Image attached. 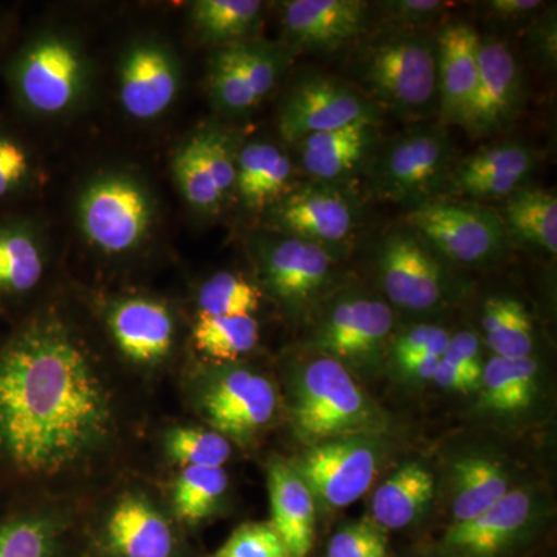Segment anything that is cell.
<instances>
[{
    "label": "cell",
    "mask_w": 557,
    "mask_h": 557,
    "mask_svg": "<svg viewBox=\"0 0 557 557\" xmlns=\"http://www.w3.org/2000/svg\"><path fill=\"white\" fill-rule=\"evenodd\" d=\"M380 7L388 20L410 25V27H421L442 16L453 7V3L442 2V0H391V2H380Z\"/></svg>",
    "instance_id": "cell-45"
},
{
    "label": "cell",
    "mask_w": 557,
    "mask_h": 557,
    "mask_svg": "<svg viewBox=\"0 0 557 557\" xmlns=\"http://www.w3.org/2000/svg\"><path fill=\"white\" fill-rule=\"evenodd\" d=\"M262 10L259 0H199L190 7V17L201 38L228 46L247 38Z\"/></svg>",
    "instance_id": "cell-36"
},
{
    "label": "cell",
    "mask_w": 557,
    "mask_h": 557,
    "mask_svg": "<svg viewBox=\"0 0 557 557\" xmlns=\"http://www.w3.org/2000/svg\"><path fill=\"white\" fill-rule=\"evenodd\" d=\"M200 408L215 432L245 445L276 420L281 395L269 376L230 362L209 376Z\"/></svg>",
    "instance_id": "cell-11"
},
{
    "label": "cell",
    "mask_w": 557,
    "mask_h": 557,
    "mask_svg": "<svg viewBox=\"0 0 557 557\" xmlns=\"http://www.w3.org/2000/svg\"><path fill=\"white\" fill-rule=\"evenodd\" d=\"M228 487L230 478L223 468H183L172 493L178 522L197 527L212 518Z\"/></svg>",
    "instance_id": "cell-35"
},
{
    "label": "cell",
    "mask_w": 557,
    "mask_h": 557,
    "mask_svg": "<svg viewBox=\"0 0 557 557\" xmlns=\"http://www.w3.org/2000/svg\"><path fill=\"white\" fill-rule=\"evenodd\" d=\"M318 557H395L391 534L364 516L335 528Z\"/></svg>",
    "instance_id": "cell-40"
},
{
    "label": "cell",
    "mask_w": 557,
    "mask_h": 557,
    "mask_svg": "<svg viewBox=\"0 0 557 557\" xmlns=\"http://www.w3.org/2000/svg\"><path fill=\"white\" fill-rule=\"evenodd\" d=\"M42 274L44 256L35 228L24 220H0V287L27 293Z\"/></svg>",
    "instance_id": "cell-33"
},
{
    "label": "cell",
    "mask_w": 557,
    "mask_h": 557,
    "mask_svg": "<svg viewBox=\"0 0 557 557\" xmlns=\"http://www.w3.org/2000/svg\"><path fill=\"white\" fill-rule=\"evenodd\" d=\"M236 143L218 126L190 135L174 157L172 171L182 196L200 212H218L236 185Z\"/></svg>",
    "instance_id": "cell-17"
},
{
    "label": "cell",
    "mask_w": 557,
    "mask_h": 557,
    "mask_svg": "<svg viewBox=\"0 0 557 557\" xmlns=\"http://www.w3.org/2000/svg\"><path fill=\"white\" fill-rule=\"evenodd\" d=\"M197 304L200 317H252L260 306V292L240 274L225 271L201 285Z\"/></svg>",
    "instance_id": "cell-38"
},
{
    "label": "cell",
    "mask_w": 557,
    "mask_h": 557,
    "mask_svg": "<svg viewBox=\"0 0 557 557\" xmlns=\"http://www.w3.org/2000/svg\"><path fill=\"white\" fill-rule=\"evenodd\" d=\"M437 496V480L423 461L399 465L373 491L368 518L387 534L412 530L426 519Z\"/></svg>",
    "instance_id": "cell-25"
},
{
    "label": "cell",
    "mask_w": 557,
    "mask_h": 557,
    "mask_svg": "<svg viewBox=\"0 0 557 557\" xmlns=\"http://www.w3.org/2000/svg\"><path fill=\"white\" fill-rule=\"evenodd\" d=\"M388 454L386 434L346 435L307 446L289 463L310 487L318 516L327 518L369 493Z\"/></svg>",
    "instance_id": "cell-5"
},
{
    "label": "cell",
    "mask_w": 557,
    "mask_h": 557,
    "mask_svg": "<svg viewBox=\"0 0 557 557\" xmlns=\"http://www.w3.org/2000/svg\"><path fill=\"white\" fill-rule=\"evenodd\" d=\"M482 332L494 357H533L534 325L520 300L493 296L483 304Z\"/></svg>",
    "instance_id": "cell-34"
},
{
    "label": "cell",
    "mask_w": 557,
    "mask_h": 557,
    "mask_svg": "<svg viewBox=\"0 0 557 557\" xmlns=\"http://www.w3.org/2000/svg\"><path fill=\"white\" fill-rule=\"evenodd\" d=\"M435 44L443 120L467 127L479 83V33L467 22H450Z\"/></svg>",
    "instance_id": "cell-23"
},
{
    "label": "cell",
    "mask_w": 557,
    "mask_h": 557,
    "mask_svg": "<svg viewBox=\"0 0 557 557\" xmlns=\"http://www.w3.org/2000/svg\"><path fill=\"white\" fill-rule=\"evenodd\" d=\"M406 223L440 258L458 265H490L507 252L511 240L497 211L454 197L416 205Z\"/></svg>",
    "instance_id": "cell-7"
},
{
    "label": "cell",
    "mask_w": 557,
    "mask_h": 557,
    "mask_svg": "<svg viewBox=\"0 0 557 557\" xmlns=\"http://www.w3.org/2000/svg\"><path fill=\"white\" fill-rule=\"evenodd\" d=\"M369 3L362 0H288L282 2V25L289 46L332 51L368 32Z\"/></svg>",
    "instance_id": "cell-21"
},
{
    "label": "cell",
    "mask_w": 557,
    "mask_h": 557,
    "mask_svg": "<svg viewBox=\"0 0 557 557\" xmlns=\"http://www.w3.org/2000/svg\"><path fill=\"white\" fill-rule=\"evenodd\" d=\"M394 325V310L386 299L344 296L319 321L311 347L357 376L372 375L386 359Z\"/></svg>",
    "instance_id": "cell-9"
},
{
    "label": "cell",
    "mask_w": 557,
    "mask_h": 557,
    "mask_svg": "<svg viewBox=\"0 0 557 557\" xmlns=\"http://www.w3.org/2000/svg\"><path fill=\"white\" fill-rule=\"evenodd\" d=\"M109 327L124 357L152 364L170 355L174 319L166 306L149 299H126L109 314Z\"/></svg>",
    "instance_id": "cell-28"
},
{
    "label": "cell",
    "mask_w": 557,
    "mask_h": 557,
    "mask_svg": "<svg viewBox=\"0 0 557 557\" xmlns=\"http://www.w3.org/2000/svg\"><path fill=\"white\" fill-rule=\"evenodd\" d=\"M454 146L440 126L421 127L391 143L373 164L372 190L397 203H423L437 197L453 168Z\"/></svg>",
    "instance_id": "cell-10"
},
{
    "label": "cell",
    "mask_w": 557,
    "mask_h": 557,
    "mask_svg": "<svg viewBox=\"0 0 557 557\" xmlns=\"http://www.w3.org/2000/svg\"><path fill=\"white\" fill-rule=\"evenodd\" d=\"M395 557H434V556H432V553L429 552L426 544H420V545H416V547L408 549V552H406L405 555H401V556L395 555Z\"/></svg>",
    "instance_id": "cell-49"
},
{
    "label": "cell",
    "mask_w": 557,
    "mask_h": 557,
    "mask_svg": "<svg viewBox=\"0 0 557 557\" xmlns=\"http://www.w3.org/2000/svg\"><path fill=\"white\" fill-rule=\"evenodd\" d=\"M292 177V160L276 145L252 141L237 152L234 189L251 211H262L287 196Z\"/></svg>",
    "instance_id": "cell-31"
},
{
    "label": "cell",
    "mask_w": 557,
    "mask_h": 557,
    "mask_svg": "<svg viewBox=\"0 0 557 557\" xmlns=\"http://www.w3.org/2000/svg\"><path fill=\"white\" fill-rule=\"evenodd\" d=\"M180 83L175 54L157 40H138L121 58L119 97L131 119H159L177 98Z\"/></svg>",
    "instance_id": "cell-18"
},
{
    "label": "cell",
    "mask_w": 557,
    "mask_h": 557,
    "mask_svg": "<svg viewBox=\"0 0 557 557\" xmlns=\"http://www.w3.org/2000/svg\"><path fill=\"white\" fill-rule=\"evenodd\" d=\"M3 42H5V28L0 25V49H2Z\"/></svg>",
    "instance_id": "cell-50"
},
{
    "label": "cell",
    "mask_w": 557,
    "mask_h": 557,
    "mask_svg": "<svg viewBox=\"0 0 557 557\" xmlns=\"http://www.w3.org/2000/svg\"><path fill=\"white\" fill-rule=\"evenodd\" d=\"M442 359L467 373L478 383L482 380L483 366H485L486 359L483 357L482 339L471 330H461V332L454 333Z\"/></svg>",
    "instance_id": "cell-44"
},
{
    "label": "cell",
    "mask_w": 557,
    "mask_h": 557,
    "mask_svg": "<svg viewBox=\"0 0 557 557\" xmlns=\"http://www.w3.org/2000/svg\"><path fill=\"white\" fill-rule=\"evenodd\" d=\"M376 123H358L344 129L311 135L296 143L302 170L317 183L332 185L361 166L376 141Z\"/></svg>",
    "instance_id": "cell-29"
},
{
    "label": "cell",
    "mask_w": 557,
    "mask_h": 557,
    "mask_svg": "<svg viewBox=\"0 0 557 557\" xmlns=\"http://www.w3.org/2000/svg\"><path fill=\"white\" fill-rule=\"evenodd\" d=\"M450 336L445 327L417 324L392 336L387 355L395 370L426 358H442L449 346Z\"/></svg>",
    "instance_id": "cell-42"
},
{
    "label": "cell",
    "mask_w": 557,
    "mask_h": 557,
    "mask_svg": "<svg viewBox=\"0 0 557 557\" xmlns=\"http://www.w3.org/2000/svg\"><path fill=\"white\" fill-rule=\"evenodd\" d=\"M516 486L519 485L502 458L485 453L458 457L443 480L446 527L478 518Z\"/></svg>",
    "instance_id": "cell-24"
},
{
    "label": "cell",
    "mask_w": 557,
    "mask_h": 557,
    "mask_svg": "<svg viewBox=\"0 0 557 557\" xmlns=\"http://www.w3.org/2000/svg\"><path fill=\"white\" fill-rule=\"evenodd\" d=\"M536 166V152L520 143L486 146L450 168L442 190L454 199H507L525 186Z\"/></svg>",
    "instance_id": "cell-20"
},
{
    "label": "cell",
    "mask_w": 557,
    "mask_h": 557,
    "mask_svg": "<svg viewBox=\"0 0 557 557\" xmlns=\"http://www.w3.org/2000/svg\"><path fill=\"white\" fill-rule=\"evenodd\" d=\"M552 525V504L537 486L519 485L478 518L424 542L434 557H534Z\"/></svg>",
    "instance_id": "cell-3"
},
{
    "label": "cell",
    "mask_w": 557,
    "mask_h": 557,
    "mask_svg": "<svg viewBox=\"0 0 557 557\" xmlns=\"http://www.w3.org/2000/svg\"><path fill=\"white\" fill-rule=\"evenodd\" d=\"M443 260L412 231L387 236L379 252L387 302L408 311L442 307L453 295V278Z\"/></svg>",
    "instance_id": "cell-13"
},
{
    "label": "cell",
    "mask_w": 557,
    "mask_h": 557,
    "mask_svg": "<svg viewBox=\"0 0 557 557\" xmlns=\"http://www.w3.org/2000/svg\"><path fill=\"white\" fill-rule=\"evenodd\" d=\"M542 7L541 0H491L486 3L487 11L500 21L525 20Z\"/></svg>",
    "instance_id": "cell-48"
},
{
    "label": "cell",
    "mask_w": 557,
    "mask_h": 557,
    "mask_svg": "<svg viewBox=\"0 0 557 557\" xmlns=\"http://www.w3.org/2000/svg\"><path fill=\"white\" fill-rule=\"evenodd\" d=\"M156 205L148 188L127 174H104L81 190L78 222L91 247L123 255L149 236Z\"/></svg>",
    "instance_id": "cell-8"
},
{
    "label": "cell",
    "mask_w": 557,
    "mask_h": 557,
    "mask_svg": "<svg viewBox=\"0 0 557 557\" xmlns=\"http://www.w3.org/2000/svg\"><path fill=\"white\" fill-rule=\"evenodd\" d=\"M432 384L443 388V391L461 395L478 394L480 387L478 381L472 380L467 373L454 368V366L448 364L443 359H440L437 372H435L434 379H432Z\"/></svg>",
    "instance_id": "cell-47"
},
{
    "label": "cell",
    "mask_w": 557,
    "mask_h": 557,
    "mask_svg": "<svg viewBox=\"0 0 557 557\" xmlns=\"http://www.w3.org/2000/svg\"><path fill=\"white\" fill-rule=\"evenodd\" d=\"M288 417L304 448L325 440L386 434L388 416L354 372L314 351L288 369Z\"/></svg>",
    "instance_id": "cell-2"
},
{
    "label": "cell",
    "mask_w": 557,
    "mask_h": 557,
    "mask_svg": "<svg viewBox=\"0 0 557 557\" xmlns=\"http://www.w3.org/2000/svg\"><path fill=\"white\" fill-rule=\"evenodd\" d=\"M361 70L370 100L401 119L428 115L438 106L437 44L426 36L381 40L364 54Z\"/></svg>",
    "instance_id": "cell-6"
},
{
    "label": "cell",
    "mask_w": 557,
    "mask_h": 557,
    "mask_svg": "<svg viewBox=\"0 0 557 557\" xmlns=\"http://www.w3.org/2000/svg\"><path fill=\"white\" fill-rule=\"evenodd\" d=\"M33 178L35 157L27 143L9 127L0 126V208L20 199Z\"/></svg>",
    "instance_id": "cell-41"
},
{
    "label": "cell",
    "mask_w": 557,
    "mask_h": 557,
    "mask_svg": "<svg viewBox=\"0 0 557 557\" xmlns=\"http://www.w3.org/2000/svg\"><path fill=\"white\" fill-rule=\"evenodd\" d=\"M358 123L379 124L375 102L357 87L332 76L317 75L299 81L289 90L278 113V132L292 145L311 135Z\"/></svg>",
    "instance_id": "cell-12"
},
{
    "label": "cell",
    "mask_w": 557,
    "mask_h": 557,
    "mask_svg": "<svg viewBox=\"0 0 557 557\" xmlns=\"http://www.w3.org/2000/svg\"><path fill=\"white\" fill-rule=\"evenodd\" d=\"M478 408L498 421L518 423L539 408L542 398L541 364L533 357H491L483 366Z\"/></svg>",
    "instance_id": "cell-26"
},
{
    "label": "cell",
    "mask_w": 557,
    "mask_h": 557,
    "mask_svg": "<svg viewBox=\"0 0 557 557\" xmlns=\"http://www.w3.org/2000/svg\"><path fill=\"white\" fill-rule=\"evenodd\" d=\"M531 46L539 58L548 67H556L557 57V27H556V10H548L542 14L541 20L531 28Z\"/></svg>",
    "instance_id": "cell-46"
},
{
    "label": "cell",
    "mask_w": 557,
    "mask_h": 557,
    "mask_svg": "<svg viewBox=\"0 0 557 557\" xmlns=\"http://www.w3.org/2000/svg\"><path fill=\"white\" fill-rule=\"evenodd\" d=\"M83 542L87 557H193L174 523L139 494L121 498Z\"/></svg>",
    "instance_id": "cell-14"
},
{
    "label": "cell",
    "mask_w": 557,
    "mask_h": 557,
    "mask_svg": "<svg viewBox=\"0 0 557 557\" xmlns=\"http://www.w3.org/2000/svg\"><path fill=\"white\" fill-rule=\"evenodd\" d=\"M170 456L185 468H223L233 448L228 438L200 428H177L168 435Z\"/></svg>",
    "instance_id": "cell-39"
},
{
    "label": "cell",
    "mask_w": 557,
    "mask_h": 557,
    "mask_svg": "<svg viewBox=\"0 0 557 557\" xmlns=\"http://www.w3.org/2000/svg\"><path fill=\"white\" fill-rule=\"evenodd\" d=\"M284 65V51L267 42L240 40L223 46L209 62V97L222 112H247L276 87Z\"/></svg>",
    "instance_id": "cell-16"
},
{
    "label": "cell",
    "mask_w": 557,
    "mask_h": 557,
    "mask_svg": "<svg viewBox=\"0 0 557 557\" xmlns=\"http://www.w3.org/2000/svg\"><path fill=\"white\" fill-rule=\"evenodd\" d=\"M193 336L205 357L230 364L258 346L259 322L255 317H199Z\"/></svg>",
    "instance_id": "cell-37"
},
{
    "label": "cell",
    "mask_w": 557,
    "mask_h": 557,
    "mask_svg": "<svg viewBox=\"0 0 557 557\" xmlns=\"http://www.w3.org/2000/svg\"><path fill=\"white\" fill-rule=\"evenodd\" d=\"M263 282L287 309L304 310L329 288L336 269L333 248L296 237L258 240Z\"/></svg>",
    "instance_id": "cell-15"
},
{
    "label": "cell",
    "mask_w": 557,
    "mask_h": 557,
    "mask_svg": "<svg viewBox=\"0 0 557 557\" xmlns=\"http://www.w3.org/2000/svg\"><path fill=\"white\" fill-rule=\"evenodd\" d=\"M269 494L271 525L292 557H311L317 547L318 509L310 487L292 463L282 458L270 461Z\"/></svg>",
    "instance_id": "cell-27"
},
{
    "label": "cell",
    "mask_w": 557,
    "mask_h": 557,
    "mask_svg": "<svg viewBox=\"0 0 557 557\" xmlns=\"http://www.w3.org/2000/svg\"><path fill=\"white\" fill-rule=\"evenodd\" d=\"M112 429L108 387L60 321H33L0 348V454L17 471H72L102 449Z\"/></svg>",
    "instance_id": "cell-1"
},
{
    "label": "cell",
    "mask_w": 557,
    "mask_h": 557,
    "mask_svg": "<svg viewBox=\"0 0 557 557\" xmlns=\"http://www.w3.org/2000/svg\"><path fill=\"white\" fill-rule=\"evenodd\" d=\"M0 557H87L83 537L60 516L33 512L0 522Z\"/></svg>",
    "instance_id": "cell-30"
},
{
    "label": "cell",
    "mask_w": 557,
    "mask_h": 557,
    "mask_svg": "<svg viewBox=\"0 0 557 557\" xmlns=\"http://www.w3.org/2000/svg\"><path fill=\"white\" fill-rule=\"evenodd\" d=\"M522 72L507 44L480 39L479 83L465 129L474 137L496 134L522 106Z\"/></svg>",
    "instance_id": "cell-22"
},
{
    "label": "cell",
    "mask_w": 557,
    "mask_h": 557,
    "mask_svg": "<svg viewBox=\"0 0 557 557\" xmlns=\"http://www.w3.org/2000/svg\"><path fill=\"white\" fill-rule=\"evenodd\" d=\"M509 239L557 252V197L555 190L522 186L505 199L500 214Z\"/></svg>",
    "instance_id": "cell-32"
},
{
    "label": "cell",
    "mask_w": 557,
    "mask_h": 557,
    "mask_svg": "<svg viewBox=\"0 0 557 557\" xmlns=\"http://www.w3.org/2000/svg\"><path fill=\"white\" fill-rule=\"evenodd\" d=\"M208 557H292L270 520L242 523Z\"/></svg>",
    "instance_id": "cell-43"
},
{
    "label": "cell",
    "mask_w": 557,
    "mask_h": 557,
    "mask_svg": "<svg viewBox=\"0 0 557 557\" xmlns=\"http://www.w3.org/2000/svg\"><path fill=\"white\" fill-rule=\"evenodd\" d=\"M271 219L282 236L333 248L354 234L357 211L338 189L317 183L289 190L273 205Z\"/></svg>",
    "instance_id": "cell-19"
},
{
    "label": "cell",
    "mask_w": 557,
    "mask_h": 557,
    "mask_svg": "<svg viewBox=\"0 0 557 557\" xmlns=\"http://www.w3.org/2000/svg\"><path fill=\"white\" fill-rule=\"evenodd\" d=\"M7 84L17 108L38 119L70 112L89 81L86 53L61 33H39L11 54Z\"/></svg>",
    "instance_id": "cell-4"
}]
</instances>
